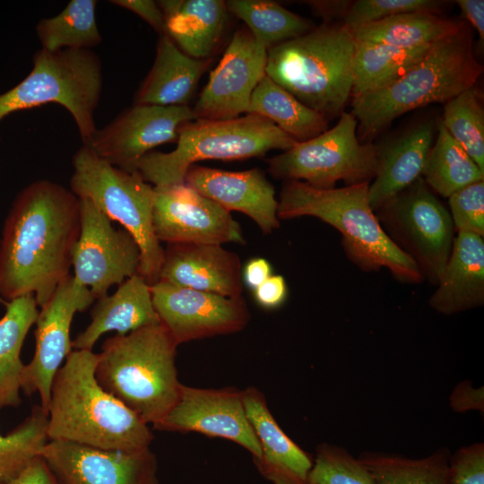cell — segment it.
<instances>
[{
  "label": "cell",
  "instance_id": "obj_1",
  "mask_svg": "<svg viewBox=\"0 0 484 484\" xmlns=\"http://www.w3.org/2000/svg\"><path fill=\"white\" fill-rule=\"evenodd\" d=\"M81 230L79 198L50 180L22 189L0 239V302L34 295L43 307L70 273Z\"/></svg>",
  "mask_w": 484,
  "mask_h": 484
},
{
  "label": "cell",
  "instance_id": "obj_2",
  "mask_svg": "<svg viewBox=\"0 0 484 484\" xmlns=\"http://www.w3.org/2000/svg\"><path fill=\"white\" fill-rule=\"evenodd\" d=\"M98 353L74 350L56 371L48 407V440L105 450L150 448L153 434L135 412L98 383Z\"/></svg>",
  "mask_w": 484,
  "mask_h": 484
},
{
  "label": "cell",
  "instance_id": "obj_3",
  "mask_svg": "<svg viewBox=\"0 0 484 484\" xmlns=\"http://www.w3.org/2000/svg\"><path fill=\"white\" fill-rule=\"evenodd\" d=\"M369 184L322 189L287 181L278 201V219L315 217L341 233L346 255L363 271L386 268L400 281L419 283V267L386 234L373 210Z\"/></svg>",
  "mask_w": 484,
  "mask_h": 484
},
{
  "label": "cell",
  "instance_id": "obj_4",
  "mask_svg": "<svg viewBox=\"0 0 484 484\" xmlns=\"http://www.w3.org/2000/svg\"><path fill=\"white\" fill-rule=\"evenodd\" d=\"M483 65L473 53L470 25L462 22L453 34L434 43L399 78L352 99L351 113L361 139L371 138L400 116L433 103H446L475 86Z\"/></svg>",
  "mask_w": 484,
  "mask_h": 484
},
{
  "label": "cell",
  "instance_id": "obj_5",
  "mask_svg": "<svg viewBox=\"0 0 484 484\" xmlns=\"http://www.w3.org/2000/svg\"><path fill=\"white\" fill-rule=\"evenodd\" d=\"M177 346L161 324L116 334L98 353L96 379L146 424H154L178 398Z\"/></svg>",
  "mask_w": 484,
  "mask_h": 484
},
{
  "label": "cell",
  "instance_id": "obj_6",
  "mask_svg": "<svg viewBox=\"0 0 484 484\" xmlns=\"http://www.w3.org/2000/svg\"><path fill=\"white\" fill-rule=\"evenodd\" d=\"M355 39L341 22H324L267 50L265 73L325 118L351 98Z\"/></svg>",
  "mask_w": 484,
  "mask_h": 484
},
{
  "label": "cell",
  "instance_id": "obj_7",
  "mask_svg": "<svg viewBox=\"0 0 484 484\" xmlns=\"http://www.w3.org/2000/svg\"><path fill=\"white\" fill-rule=\"evenodd\" d=\"M297 142L257 115L225 120L194 119L179 128L173 151L148 152L136 162L134 171L154 186L178 185L184 183L187 169L197 161L261 157L272 150L286 151Z\"/></svg>",
  "mask_w": 484,
  "mask_h": 484
},
{
  "label": "cell",
  "instance_id": "obj_8",
  "mask_svg": "<svg viewBox=\"0 0 484 484\" xmlns=\"http://www.w3.org/2000/svg\"><path fill=\"white\" fill-rule=\"evenodd\" d=\"M70 190L88 199L111 221H117L137 242L141 260L138 274L150 285L159 280L164 249L152 225L154 186L137 171L111 165L82 145L73 155Z\"/></svg>",
  "mask_w": 484,
  "mask_h": 484
},
{
  "label": "cell",
  "instance_id": "obj_9",
  "mask_svg": "<svg viewBox=\"0 0 484 484\" xmlns=\"http://www.w3.org/2000/svg\"><path fill=\"white\" fill-rule=\"evenodd\" d=\"M102 82L101 63L92 50L41 48L29 74L0 94V123L15 112L56 103L71 114L85 145L97 130L94 111Z\"/></svg>",
  "mask_w": 484,
  "mask_h": 484
},
{
  "label": "cell",
  "instance_id": "obj_10",
  "mask_svg": "<svg viewBox=\"0 0 484 484\" xmlns=\"http://www.w3.org/2000/svg\"><path fill=\"white\" fill-rule=\"evenodd\" d=\"M358 122L351 112L342 111L337 124L324 133L268 160V171L275 178L302 181L322 189L370 182L377 168L378 147L361 142Z\"/></svg>",
  "mask_w": 484,
  "mask_h": 484
},
{
  "label": "cell",
  "instance_id": "obj_11",
  "mask_svg": "<svg viewBox=\"0 0 484 484\" xmlns=\"http://www.w3.org/2000/svg\"><path fill=\"white\" fill-rule=\"evenodd\" d=\"M376 212L386 234L413 260L423 279L436 284L449 258L455 230L449 211L423 178Z\"/></svg>",
  "mask_w": 484,
  "mask_h": 484
},
{
  "label": "cell",
  "instance_id": "obj_12",
  "mask_svg": "<svg viewBox=\"0 0 484 484\" xmlns=\"http://www.w3.org/2000/svg\"><path fill=\"white\" fill-rule=\"evenodd\" d=\"M81 230L72 266L77 282L97 300L138 272L141 252L135 239L88 199H80Z\"/></svg>",
  "mask_w": 484,
  "mask_h": 484
},
{
  "label": "cell",
  "instance_id": "obj_13",
  "mask_svg": "<svg viewBox=\"0 0 484 484\" xmlns=\"http://www.w3.org/2000/svg\"><path fill=\"white\" fill-rule=\"evenodd\" d=\"M160 324L179 345L194 340L242 331L250 312L240 297H226L164 281L151 285Z\"/></svg>",
  "mask_w": 484,
  "mask_h": 484
},
{
  "label": "cell",
  "instance_id": "obj_14",
  "mask_svg": "<svg viewBox=\"0 0 484 484\" xmlns=\"http://www.w3.org/2000/svg\"><path fill=\"white\" fill-rule=\"evenodd\" d=\"M94 301L89 289L69 274L39 311L35 322V352L24 367L21 388L26 395L38 393L40 406L47 412L53 378L72 351L73 318Z\"/></svg>",
  "mask_w": 484,
  "mask_h": 484
},
{
  "label": "cell",
  "instance_id": "obj_15",
  "mask_svg": "<svg viewBox=\"0 0 484 484\" xmlns=\"http://www.w3.org/2000/svg\"><path fill=\"white\" fill-rule=\"evenodd\" d=\"M154 234L168 244H244L230 212L186 184L154 186Z\"/></svg>",
  "mask_w": 484,
  "mask_h": 484
},
{
  "label": "cell",
  "instance_id": "obj_16",
  "mask_svg": "<svg viewBox=\"0 0 484 484\" xmlns=\"http://www.w3.org/2000/svg\"><path fill=\"white\" fill-rule=\"evenodd\" d=\"M194 119L189 106L134 104L97 129L85 145L111 165L133 172L142 157L160 144L177 142L182 125Z\"/></svg>",
  "mask_w": 484,
  "mask_h": 484
},
{
  "label": "cell",
  "instance_id": "obj_17",
  "mask_svg": "<svg viewBox=\"0 0 484 484\" xmlns=\"http://www.w3.org/2000/svg\"><path fill=\"white\" fill-rule=\"evenodd\" d=\"M152 427L160 431L197 432L230 440L246 449L253 458L261 453L246 413L242 391L234 387L205 389L181 384L176 403Z\"/></svg>",
  "mask_w": 484,
  "mask_h": 484
},
{
  "label": "cell",
  "instance_id": "obj_18",
  "mask_svg": "<svg viewBox=\"0 0 484 484\" xmlns=\"http://www.w3.org/2000/svg\"><path fill=\"white\" fill-rule=\"evenodd\" d=\"M267 50L246 28L238 30L192 108L195 119L225 120L246 113L265 75Z\"/></svg>",
  "mask_w": 484,
  "mask_h": 484
},
{
  "label": "cell",
  "instance_id": "obj_19",
  "mask_svg": "<svg viewBox=\"0 0 484 484\" xmlns=\"http://www.w3.org/2000/svg\"><path fill=\"white\" fill-rule=\"evenodd\" d=\"M39 456L60 484H159L158 461L150 448L124 452L50 440Z\"/></svg>",
  "mask_w": 484,
  "mask_h": 484
},
{
  "label": "cell",
  "instance_id": "obj_20",
  "mask_svg": "<svg viewBox=\"0 0 484 484\" xmlns=\"http://www.w3.org/2000/svg\"><path fill=\"white\" fill-rule=\"evenodd\" d=\"M184 183L226 211L246 214L264 234L280 227L274 187L258 168L227 171L194 164L187 169Z\"/></svg>",
  "mask_w": 484,
  "mask_h": 484
},
{
  "label": "cell",
  "instance_id": "obj_21",
  "mask_svg": "<svg viewBox=\"0 0 484 484\" xmlns=\"http://www.w3.org/2000/svg\"><path fill=\"white\" fill-rule=\"evenodd\" d=\"M158 281L226 297L242 296L238 255L208 244H168Z\"/></svg>",
  "mask_w": 484,
  "mask_h": 484
},
{
  "label": "cell",
  "instance_id": "obj_22",
  "mask_svg": "<svg viewBox=\"0 0 484 484\" xmlns=\"http://www.w3.org/2000/svg\"><path fill=\"white\" fill-rule=\"evenodd\" d=\"M242 398L260 445V455L253 458L258 472L272 484H309L314 459L281 429L264 393L249 386L242 391Z\"/></svg>",
  "mask_w": 484,
  "mask_h": 484
},
{
  "label": "cell",
  "instance_id": "obj_23",
  "mask_svg": "<svg viewBox=\"0 0 484 484\" xmlns=\"http://www.w3.org/2000/svg\"><path fill=\"white\" fill-rule=\"evenodd\" d=\"M91 318L90 324L72 341L74 350H92L99 337L108 332L124 335L160 324L151 285L138 273L122 282L112 295L98 298Z\"/></svg>",
  "mask_w": 484,
  "mask_h": 484
},
{
  "label": "cell",
  "instance_id": "obj_24",
  "mask_svg": "<svg viewBox=\"0 0 484 484\" xmlns=\"http://www.w3.org/2000/svg\"><path fill=\"white\" fill-rule=\"evenodd\" d=\"M436 284L429 306L440 314L449 315L483 306V237L457 232Z\"/></svg>",
  "mask_w": 484,
  "mask_h": 484
},
{
  "label": "cell",
  "instance_id": "obj_25",
  "mask_svg": "<svg viewBox=\"0 0 484 484\" xmlns=\"http://www.w3.org/2000/svg\"><path fill=\"white\" fill-rule=\"evenodd\" d=\"M165 32L186 55L212 59L227 29L229 12L222 0L158 1Z\"/></svg>",
  "mask_w": 484,
  "mask_h": 484
},
{
  "label": "cell",
  "instance_id": "obj_26",
  "mask_svg": "<svg viewBox=\"0 0 484 484\" xmlns=\"http://www.w3.org/2000/svg\"><path fill=\"white\" fill-rule=\"evenodd\" d=\"M433 139L434 124L428 121L378 148L376 171L368 186L375 212L421 177Z\"/></svg>",
  "mask_w": 484,
  "mask_h": 484
},
{
  "label": "cell",
  "instance_id": "obj_27",
  "mask_svg": "<svg viewBox=\"0 0 484 484\" xmlns=\"http://www.w3.org/2000/svg\"><path fill=\"white\" fill-rule=\"evenodd\" d=\"M212 59L186 55L166 35L160 36L153 65L137 91L134 104L188 106Z\"/></svg>",
  "mask_w": 484,
  "mask_h": 484
},
{
  "label": "cell",
  "instance_id": "obj_28",
  "mask_svg": "<svg viewBox=\"0 0 484 484\" xmlns=\"http://www.w3.org/2000/svg\"><path fill=\"white\" fill-rule=\"evenodd\" d=\"M0 319V411L22 403V378L25 365L21 359L24 340L39 315L34 295L6 301Z\"/></svg>",
  "mask_w": 484,
  "mask_h": 484
},
{
  "label": "cell",
  "instance_id": "obj_29",
  "mask_svg": "<svg viewBox=\"0 0 484 484\" xmlns=\"http://www.w3.org/2000/svg\"><path fill=\"white\" fill-rule=\"evenodd\" d=\"M463 21L428 12L390 16L350 28L356 41L385 44L400 48L430 46L454 33Z\"/></svg>",
  "mask_w": 484,
  "mask_h": 484
},
{
  "label": "cell",
  "instance_id": "obj_30",
  "mask_svg": "<svg viewBox=\"0 0 484 484\" xmlns=\"http://www.w3.org/2000/svg\"><path fill=\"white\" fill-rule=\"evenodd\" d=\"M246 113L270 120L298 142L328 129L327 118L301 103L266 73L255 88Z\"/></svg>",
  "mask_w": 484,
  "mask_h": 484
},
{
  "label": "cell",
  "instance_id": "obj_31",
  "mask_svg": "<svg viewBox=\"0 0 484 484\" xmlns=\"http://www.w3.org/2000/svg\"><path fill=\"white\" fill-rule=\"evenodd\" d=\"M431 46L400 48L355 40L351 63V98L376 91L396 80L417 63Z\"/></svg>",
  "mask_w": 484,
  "mask_h": 484
},
{
  "label": "cell",
  "instance_id": "obj_32",
  "mask_svg": "<svg viewBox=\"0 0 484 484\" xmlns=\"http://www.w3.org/2000/svg\"><path fill=\"white\" fill-rule=\"evenodd\" d=\"M437 136L429 151L421 177L427 186L445 198L480 180L484 171L447 133L441 120Z\"/></svg>",
  "mask_w": 484,
  "mask_h": 484
},
{
  "label": "cell",
  "instance_id": "obj_33",
  "mask_svg": "<svg viewBox=\"0 0 484 484\" xmlns=\"http://www.w3.org/2000/svg\"><path fill=\"white\" fill-rule=\"evenodd\" d=\"M447 448L420 458L365 451L358 457L376 484H450Z\"/></svg>",
  "mask_w": 484,
  "mask_h": 484
},
{
  "label": "cell",
  "instance_id": "obj_34",
  "mask_svg": "<svg viewBox=\"0 0 484 484\" xmlns=\"http://www.w3.org/2000/svg\"><path fill=\"white\" fill-rule=\"evenodd\" d=\"M229 13L240 19L254 39L267 49L299 37L315 26L280 4L267 0L225 1Z\"/></svg>",
  "mask_w": 484,
  "mask_h": 484
},
{
  "label": "cell",
  "instance_id": "obj_35",
  "mask_svg": "<svg viewBox=\"0 0 484 484\" xmlns=\"http://www.w3.org/2000/svg\"><path fill=\"white\" fill-rule=\"evenodd\" d=\"M95 0H72L57 15L41 20L36 31L43 49H90L102 41Z\"/></svg>",
  "mask_w": 484,
  "mask_h": 484
},
{
  "label": "cell",
  "instance_id": "obj_36",
  "mask_svg": "<svg viewBox=\"0 0 484 484\" xmlns=\"http://www.w3.org/2000/svg\"><path fill=\"white\" fill-rule=\"evenodd\" d=\"M48 412L39 405L6 435H0V484L22 473L48 443Z\"/></svg>",
  "mask_w": 484,
  "mask_h": 484
},
{
  "label": "cell",
  "instance_id": "obj_37",
  "mask_svg": "<svg viewBox=\"0 0 484 484\" xmlns=\"http://www.w3.org/2000/svg\"><path fill=\"white\" fill-rule=\"evenodd\" d=\"M441 121L447 133L484 171L482 92L473 86L445 103Z\"/></svg>",
  "mask_w": 484,
  "mask_h": 484
},
{
  "label": "cell",
  "instance_id": "obj_38",
  "mask_svg": "<svg viewBox=\"0 0 484 484\" xmlns=\"http://www.w3.org/2000/svg\"><path fill=\"white\" fill-rule=\"evenodd\" d=\"M309 484H376L364 463L347 449L328 443L316 446Z\"/></svg>",
  "mask_w": 484,
  "mask_h": 484
},
{
  "label": "cell",
  "instance_id": "obj_39",
  "mask_svg": "<svg viewBox=\"0 0 484 484\" xmlns=\"http://www.w3.org/2000/svg\"><path fill=\"white\" fill-rule=\"evenodd\" d=\"M445 4L444 1L433 0H357L350 3L341 22L353 28L401 13H438Z\"/></svg>",
  "mask_w": 484,
  "mask_h": 484
},
{
  "label": "cell",
  "instance_id": "obj_40",
  "mask_svg": "<svg viewBox=\"0 0 484 484\" xmlns=\"http://www.w3.org/2000/svg\"><path fill=\"white\" fill-rule=\"evenodd\" d=\"M456 232L484 236V180L472 183L448 197Z\"/></svg>",
  "mask_w": 484,
  "mask_h": 484
},
{
  "label": "cell",
  "instance_id": "obj_41",
  "mask_svg": "<svg viewBox=\"0 0 484 484\" xmlns=\"http://www.w3.org/2000/svg\"><path fill=\"white\" fill-rule=\"evenodd\" d=\"M450 484H484V444L463 445L449 458Z\"/></svg>",
  "mask_w": 484,
  "mask_h": 484
},
{
  "label": "cell",
  "instance_id": "obj_42",
  "mask_svg": "<svg viewBox=\"0 0 484 484\" xmlns=\"http://www.w3.org/2000/svg\"><path fill=\"white\" fill-rule=\"evenodd\" d=\"M449 402L451 408L457 412L478 411L484 412L483 387H474L471 381L459 383L452 391Z\"/></svg>",
  "mask_w": 484,
  "mask_h": 484
},
{
  "label": "cell",
  "instance_id": "obj_43",
  "mask_svg": "<svg viewBox=\"0 0 484 484\" xmlns=\"http://www.w3.org/2000/svg\"><path fill=\"white\" fill-rule=\"evenodd\" d=\"M110 3L134 13L160 35L165 32V19L158 2L152 0H112Z\"/></svg>",
  "mask_w": 484,
  "mask_h": 484
},
{
  "label": "cell",
  "instance_id": "obj_44",
  "mask_svg": "<svg viewBox=\"0 0 484 484\" xmlns=\"http://www.w3.org/2000/svg\"><path fill=\"white\" fill-rule=\"evenodd\" d=\"M287 284L281 275H271L254 290L256 302L264 308H276L286 299Z\"/></svg>",
  "mask_w": 484,
  "mask_h": 484
},
{
  "label": "cell",
  "instance_id": "obj_45",
  "mask_svg": "<svg viewBox=\"0 0 484 484\" xmlns=\"http://www.w3.org/2000/svg\"><path fill=\"white\" fill-rule=\"evenodd\" d=\"M5 484H60V482L44 459L38 456L22 473Z\"/></svg>",
  "mask_w": 484,
  "mask_h": 484
},
{
  "label": "cell",
  "instance_id": "obj_46",
  "mask_svg": "<svg viewBox=\"0 0 484 484\" xmlns=\"http://www.w3.org/2000/svg\"><path fill=\"white\" fill-rule=\"evenodd\" d=\"M467 23L474 28L479 35V41H484V1L483 0H457Z\"/></svg>",
  "mask_w": 484,
  "mask_h": 484
},
{
  "label": "cell",
  "instance_id": "obj_47",
  "mask_svg": "<svg viewBox=\"0 0 484 484\" xmlns=\"http://www.w3.org/2000/svg\"><path fill=\"white\" fill-rule=\"evenodd\" d=\"M242 275L247 287L255 290L272 275V266L264 258H254L245 265Z\"/></svg>",
  "mask_w": 484,
  "mask_h": 484
},
{
  "label": "cell",
  "instance_id": "obj_48",
  "mask_svg": "<svg viewBox=\"0 0 484 484\" xmlns=\"http://www.w3.org/2000/svg\"><path fill=\"white\" fill-rule=\"evenodd\" d=\"M306 3L324 22H333L336 18H343L350 1H307Z\"/></svg>",
  "mask_w": 484,
  "mask_h": 484
}]
</instances>
